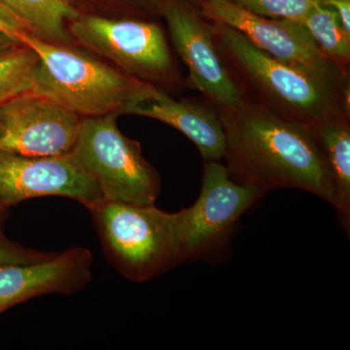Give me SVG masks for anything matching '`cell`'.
<instances>
[{
  "mask_svg": "<svg viewBox=\"0 0 350 350\" xmlns=\"http://www.w3.org/2000/svg\"><path fill=\"white\" fill-rule=\"evenodd\" d=\"M93 255L76 246L51 259L0 266V313L44 295H73L92 280Z\"/></svg>",
  "mask_w": 350,
  "mask_h": 350,
  "instance_id": "7c38bea8",
  "label": "cell"
},
{
  "mask_svg": "<svg viewBox=\"0 0 350 350\" xmlns=\"http://www.w3.org/2000/svg\"><path fill=\"white\" fill-rule=\"evenodd\" d=\"M21 45H24V44L21 43L12 36L0 31V55L12 51Z\"/></svg>",
  "mask_w": 350,
  "mask_h": 350,
  "instance_id": "603a6c76",
  "label": "cell"
},
{
  "mask_svg": "<svg viewBox=\"0 0 350 350\" xmlns=\"http://www.w3.org/2000/svg\"><path fill=\"white\" fill-rule=\"evenodd\" d=\"M130 5L133 17L149 18L161 16L163 0H124Z\"/></svg>",
  "mask_w": 350,
  "mask_h": 350,
  "instance_id": "ffe728a7",
  "label": "cell"
},
{
  "mask_svg": "<svg viewBox=\"0 0 350 350\" xmlns=\"http://www.w3.org/2000/svg\"><path fill=\"white\" fill-rule=\"evenodd\" d=\"M82 119L45 96L20 94L0 103V151L27 156L69 153Z\"/></svg>",
  "mask_w": 350,
  "mask_h": 350,
  "instance_id": "8fae6325",
  "label": "cell"
},
{
  "mask_svg": "<svg viewBox=\"0 0 350 350\" xmlns=\"http://www.w3.org/2000/svg\"><path fill=\"white\" fill-rule=\"evenodd\" d=\"M117 117L83 118L69 153L96 181L105 200L155 204L161 191L160 176L144 158L139 142L119 130Z\"/></svg>",
  "mask_w": 350,
  "mask_h": 350,
  "instance_id": "8992f818",
  "label": "cell"
},
{
  "mask_svg": "<svg viewBox=\"0 0 350 350\" xmlns=\"http://www.w3.org/2000/svg\"><path fill=\"white\" fill-rule=\"evenodd\" d=\"M161 17L167 22L174 52L188 69L187 87L198 90L217 107L238 105L243 96L228 68L211 21L189 0H163Z\"/></svg>",
  "mask_w": 350,
  "mask_h": 350,
  "instance_id": "ba28073f",
  "label": "cell"
},
{
  "mask_svg": "<svg viewBox=\"0 0 350 350\" xmlns=\"http://www.w3.org/2000/svg\"><path fill=\"white\" fill-rule=\"evenodd\" d=\"M21 42L38 55L31 93L85 117L128 114L157 87L135 79L75 46L45 42L25 33Z\"/></svg>",
  "mask_w": 350,
  "mask_h": 350,
  "instance_id": "3957f363",
  "label": "cell"
},
{
  "mask_svg": "<svg viewBox=\"0 0 350 350\" xmlns=\"http://www.w3.org/2000/svg\"><path fill=\"white\" fill-rule=\"evenodd\" d=\"M38 55L27 45H21L0 55V103L31 93Z\"/></svg>",
  "mask_w": 350,
  "mask_h": 350,
  "instance_id": "e0dca14e",
  "label": "cell"
},
{
  "mask_svg": "<svg viewBox=\"0 0 350 350\" xmlns=\"http://www.w3.org/2000/svg\"><path fill=\"white\" fill-rule=\"evenodd\" d=\"M199 8L206 19L237 29L278 61L336 81L350 83L349 75L326 59L300 22L258 15L232 0H206Z\"/></svg>",
  "mask_w": 350,
  "mask_h": 350,
  "instance_id": "9c48e42d",
  "label": "cell"
},
{
  "mask_svg": "<svg viewBox=\"0 0 350 350\" xmlns=\"http://www.w3.org/2000/svg\"><path fill=\"white\" fill-rule=\"evenodd\" d=\"M325 158L338 222L350 237V116L329 120L312 129Z\"/></svg>",
  "mask_w": 350,
  "mask_h": 350,
  "instance_id": "5bb4252c",
  "label": "cell"
},
{
  "mask_svg": "<svg viewBox=\"0 0 350 350\" xmlns=\"http://www.w3.org/2000/svg\"><path fill=\"white\" fill-rule=\"evenodd\" d=\"M0 31L12 36L20 42L21 36L27 33V29L21 24L20 21L1 5H0Z\"/></svg>",
  "mask_w": 350,
  "mask_h": 350,
  "instance_id": "44dd1931",
  "label": "cell"
},
{
  "mask_svg": "<svg viewBox=\"0 0 350 350\" xmlns=\"http://www.w3.org/2000/svg\"><path fill=\"white\" fill-rule=\"evenodd\" d=\"M251 12L269 18L301 22L306 14L323 0H232Z\"/></svg>",
  "mask_w": 350,
  "mask_h": 350,
  "instance_id": "ac0fdd59",
  "label": "cell"
},
{
  "mask_svg": "<svg viewBox=\"0 0 350 350\" xmlns=\"http://www.w3.org/2000/svg\"><path fill=\"white\" fill-rule=\"evenodd\" d=\"M128 114L157 120L176 129L196 145L204 162L221 161L224 156L225 133L218 107L206 96L176 100L157 88L149 98L131 107Z\"/></svg>",
  "mask_w": 350,
  "mask_h": 350,
  "instance_id": "4fadbf2b",
  "label": "cell"
},
{
  "mask_svg": "<svg viewBox=\"0 0 350 350\" xmlns=\"http://www.w3.org/2000/svg\"><path fill=\"white\" fill-rule=\"evenodd\" d=\"M230 177L266 195L299 189L333 204L334 189L323 152L312 129L243 98L218 107Z\"/></svg>",
  "mask_w": 350,
  "mask_h": 350,
  "instance_id": "6da1fadb",
  "label": "cell"
},
{
  "mask_svg": "<svg viewBox=\"0 0 350 350\" xmlns=\"http://www.w3.org/2000/svg\"><path fill=\"white\" fill-rule=\"evenodd\" d=\"M322 3L332 7L338 13L345 31L350 33V0H323Z\"/></svg>",
  "mask_w": 350,
  "mask_h": 350,
  "instance_id": "7402d4cb",
  "label": "cell"
},
{
  "mask_svg": "<svg viewBox=\"0 0 350 350\" xmlns=\"http://www.w3.org/2000/svg\"><path fill=\"white\" fill-rule=\"evenodd\" d=\"M264 196L232 180L220 161L204 162L199 198L175 213L181 262L206 258L222 248L241 216Z\"/></svg>",
  "mask_w": 350,
  "mask_h": 350,
  "instance_id": "52a82bcc",
  "label": "cell"
},
{
  "mask_svg": "<svg viewBox=\"0 0 350 350\" xmlns=\"http://www.w3.org/2000/svg\"><path fill=\"white\" fill-rule=\"evenodd\" d=\"M59 252H47L27 247L19 243L11 241L0 229V266L7 264H32L45 261L56 256Z\"/></svg>",
  "mask_w": 350,
  "mask_h": 350,
  "instance_id": "d6986e66",
  "label": "cell"
},
{
  "mask_svg": "<svg viewBox=\"0 0 350 350\" xmlns=\"http://www.w3.org/2000/svg\"><path fill=\"white\" fill-rule=\"evenodd\" d=\"M189 1L192 2V3L195 4L196 6L199 7L200 5V3H202V2L206 1V0H189Z\"/></svg>",
  "mask_w": 350,
  "mask_h": 350,
  "instance_id": "d4e9b609",
  "label": "cell"
},
{
  "mask_svg": "<svg viewBox=\"0 0 350 350\" xmlns=\"http://www.w3.org/2000/svg\"><path fill=\"white\" fill-rule=\"evenodd\" d=\"M68 29L75 43L135 79L167 93L187 87L169 38L155 21L80 14Z\"/></svg>",
  "mask_w": 350,
  "mask_h": 350,
  "instance_id": "5b68a950",
  "label": "cell"
},
{
  "mask_svg": "<svg viewBox=\"0 0 350 350\" xmlns=\"http://www.w3.org/2000/svg\"><path fill=\"white\" fill-rule=\"evenodd\" d=\"M211 23L219 49L243 98L310 129L350 116V83L278 61L237 29Z\"/></svg>",
  "mask_w": 350,
  "mask_h": 350,
  "instance_id": "7a4b0ae2",
  "label": "cell"
},
{
  "mask_svg": "<svg viewBox=\"0 0 350 350\" xmlns=\"http://www.w3.org/2000/svg\"><path fill=\"white\" fill-rule=\"evenodd\" d=\"M9 217V208L4 206L3 204H0V229L3 228L5 224L7 219Z\"/></svg>",
  "mask_w": 350,
  "mask_h": 350,
  "instance_id": "cb8c5ba5",
  "label": "cell"
},
{
  "mask_svg": "<svg viewBox=\"0 0 350 350\" xmlns=\"http://www.w3.org/2000/svg\"><path fill=\"white\" fill-rule=\"evenodd\" d=\"M88 211L103 254L131 282H147L182 264L175 213L105 199Z\"/></svg>",
  "mask_w": 350,
  "mask_h": 350,
  "instance_id": "277c9868",
  "label": "cell"
},
{
  "mask_svg": "<svg viewBox=\"0 0 350 350\" xmlns=\"http://www.w3.org/2000/svg\"><path fill=\"white\" fill-rule=\"evenodd\" d=\"M27 33L45 42L73 46L68 25L80 13L71 0H0Z\"/></svg>",
  "mask_w": 350,
  "mask_h": 350,
  "instance_id": "9a60e30c",
  "label": "cell"
},
{
  "mask_svg": "<svg viewBox=\"0 0 350 350\" xmlns=\"http://www.w3.org/2000/svg\"><path fill=\"white\" fill-rule=\"evenodd\" d=\"M47 196L75 200L87 209L105 200L98 184L70 153L27 156L0 151V204L10 208Z\"/></svg>",
  "mask_w": 350,
  "mask_h": 350,
  "instance_id": "30bf717a",
  "label": "cell"
},
{
  "mask_svg": "<svg viewBox=\"0 0 350 350\" xmlns=\"http://www.w3.org/2000/svg\"><path fill=\"white\" fill-rule=\"evenodd\" d=\"M301 23L326 59L349 75L350 33L345 31L338 13L321 2Z\"/></svg>",
  "mask_w": 350,
  "mask_h": 350,
  "instance_id": "2e32d148",
  "label": "cell"
}]
</instances>
